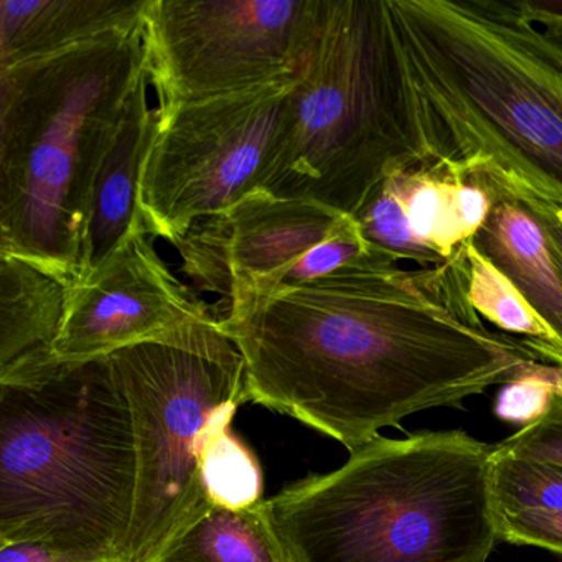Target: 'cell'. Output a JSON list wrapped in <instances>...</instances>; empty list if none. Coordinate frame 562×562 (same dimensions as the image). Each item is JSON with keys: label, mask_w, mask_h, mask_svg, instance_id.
Instances as JSON below:
<instances>
[{"label": "cell", "mask_w": 562, "mask_h": 562, "mask_svg": "<svg viewBox=\"0 0 562 562\" xmlns=\"http://www.w3.org/2000/svg\"><path fill=\"white\" fill-rule=\"evenodd\" d=\"M493 452L463 430L378 436L266 506L291 562H486L499 541Z\"/></svg>", "instance_id": "cell-5"}, {"label": "cell", "mask_w": 562, "mask_h": 562, "mask_svg": "<svg viewBox=\"0 0 562 562\" xmlns=\"http://www.w3.org/2000/svg\"><path fill=\"white\" fill-rule=\"evenodd\" d=\"M149 88L146 70L127 101L113 146L98 173L78 281L97 271L131 229L144 223L140 180L162 120L160 108H150Z\"/></svg>", "instance_id": "cell-12"}, {"label": "cell", "mask_w": 562, "mask_h": 562, "mask_svg": "<svg viewBox=\"0 0 562 562\" xmlns=\"http://www.w3.org/2000/svg\"><path fill=\"white\" fill-rule=\"evenodd\" d=\"M212 318L215 311L173 276L140 223L97 271L68 288L52 351L61 361L98 360Z\"/></svg>", "instance_id": "cell-11"}, {"label": "cell", "mask_w": 562, "mask_h": 562, "mask_svg": "<svg viewBox=\"0 0 562 562\" xmlns=\"http://www.w3.org/2000/svg\"><path fill=\"white\" fill-rule=\"evenodd\" d=\"M297 78L162 111L144 166L147 232L170 245L265 187L291 124Z\"/></svg>", "instance_id": "cell-8"}, {"label": "cell", "mask_w": 562, "mask_h": 562, "mask_svg": "<svg viewBox=\"0 0 562 562\" xmlns=\"http://www.w3.org/2000/svg\"><path fill=\"white\" fill-rule=\"evenodd\" d=\"M521 378L538 381L552 393L562 394V367H559V364H542L536 361L522 371Z\"/></svg>", "instance_id": "cell-26"}, {"label": "cell", "mask_w": 562, "mask_h": 562, "mask_svg": "<svg viewBox=\"0 0 562 562\" xmlns=\"http://www.w3.org/2000/svg\"><path fill=\"white\" fill-rule=\"evenodd\" d=\"M499 516V541L536 546L562 554V509Z\"/></svg>", "instance_id": "cell-21"}, {"label": "cell", "mask_w": 562, "mask_h": 562, "mask_svg": "<svg viewBox=\"0 0 562 562\" xmlns=\"http://www.w3.org/2000/svg\"><path fill=\"white\" fill-rule=\"evenodd\" d=\"M149 0H0V68L144 24Z\"/></svg>", "instance_id": "cell-13"}, {"label": "cell", "mask_w": 562, "mask_h": 562, "mask_svg": "<svg viewBox=\"0 0 562 562\" xmlns=\"http://www.w3.org/2000/svg\"><path fill=\"white\" fill-rule=\"evenodd\" d=\"M490 189L521 203V205L538 220L539 225L544 229L546 238H548L555 258H558V261L561 262L562 266V210L555 209L551 203L531 195V193L526 192V190L495 189V187H490Z\"/></svg>", "instance_id": "cell-23"}, {"label": "cell", "mask_w": 562, "mask_h": 562, "mask_svg": "<svg viewBox=\"0 0 562 562\" xmlns=\"http://www.w3.org/2000/svg\"><path fill=\"white\" fill-rule=\"evenodd\" d=\"M70 285L18 256L0 252V368L52 351Z\"/></svg>", "instance_id": "cell-15"}, {"label": "cell", "mask_w": 562, "mask_h": 562, "mask_svg": "<svg viewBox=\"0 0 562 562\" xmlns=\"http://www.w3.org/2000/svg\"><path fill=\"white\" fill-rule=\"evenodd\" d=\"M353 216L259 190L200 220L173 246L196 291L220 295L218 318L281 289L289 272Z\"/></svg>", "instance_id": "cell-10"}, {"label": "cell", "mask_w": 562, "mask_h": 562, "mask_svg": "<svg viewBox=\"0 0 562 562\" xmlns=\"http://www.w3.org/2000/svg\"><path fill=\"white\" fill-rule=\"evenodd\" d=\"M526 18L542 31L562 41V2L554 0H519Z\"/></svg>", "instance_id": "cell-25"}, {"label": "cell", "mask_w": 562, "mask_h": 562, "mask_svg": "<svg viewBox=\"0 0 562 562\" xmlns=\"http://www.w3.org/2000/svg\"><path fill=\"white\" fill-rule=\"evenodd\" d=\"M407 133L386 0H325L265 192L355 216L419 162Z\"/></svg>", "instance_id": "cell-6"}, {"label": "cell", "mask_w": 562, "mask_h": 562, "mask_svg": "<svg viewBox=\"0 0 562 562\" xmlns=\"http://www.w3.org/2000/svg\"><path fill=\"white\" fill-rule=\"evenodd\" d=\"M108 360L136 432V505L124 561L154 562L210 506L203 450L248 403L246 364L216 318L131 345Z\"/></svg>", "instance_id": "cell-7"}, {"label": "cell", "mask_w": 562, "mask_h": 562, "mask_svg": "<svg viewBox=\"0 0 562 562\" xmlns=\"http://www.w3.org/2000/svg\"><path fill=\"white\" fill-rule=\"evenodd\" d=\"M469 301L476 314L492 322L503 334L519 335L541 360L562 367V348L539 321L515 285L495 268L472 241L467 245Z\"/></svg>", "instance_id": "cell-17"}, {"label": "cell", "mask_w": 562, "mask_h": 562, "mask_svg": "<svg viewBox=\"0 0 562 562\" xmlns=\"http://www.w3.org/2000/svg\"><path fill=\"white\" fill-rule=\"evenodd\" d=\"M490 486L498 515L562 509V467L509 456L496 446Z\"/></svg>", "instance_id": "cell-19"}, {"label": "cell", "mask_w": 562, "mask_h": 562, "mask_svg": "<svg viewBox=\"0 0 562 562\" xmlns=\"http://www.w3.org/2000/svg\"><path fill=\"white\" fill-rule=\"evenodd\" d=\"M218 325L245 360L248 401L348 452L541 361L519 338L488 330L470 304L467 248L417 269L380 251L226 312Z\"/></svg>", "instance_id": "cell-1"}, {"label": "cell", "mask_w": 562, "mask_h": 562, "mask_svg": "<svg viewBox=\"0 0 562 562\" xmlns=\"http://www.w3.org/2000/svg\"><path fill=\"white\" fill-rule=\"evenodd\" d=\"M136 486L133 413L108 357L0 368V544L126 562Z\"/></svg>", "instance_id": "cell-3"}, {"label": "cell", "mask_w": 562, "mask_h": 562, "mask_svg": "<svg viewBox=\"0 0 562 562\" xmlns=\"http://www.w3.org/2000/svg\"><path fill=\"white\" fill-rule=\"evenodd\" d=\"M554 393L538 381L521 380L505 384L496 401V414L509 423L529 424L538 419L549 404Z\"/></svg>", "instance_id": "cell-22"}, {"label": "cell", "mask_w": 562, "mask_h": 562, "mask_svg": "<svg viewBox=\"0 0 562 562\" xmlns=\"http://www.w3.org/2000/svg\"><path fill=\"white\" fill-rule=\"evenodd\" d=\"M202 480L209 502L226 508H251L265 502L262 470L251 447L232 427L220 430L203 450Z\"/></svg>", "instance_id": "cell-18"}, {"label": "cell", "mask_w": 562, "mask_h": 562, "mask_svg": "<svg viewBox=\"0 0 562 562\" xmlns=\"http://www.w3.org/2000/svg\"><path fill=\"white\" fill-rule=\"evenodd\" d=\"M146 70L144 24L0 68V252L78 281L94 183Z\"/></svg>", "instance_id": "cell-4"}, {"label": "cell", "mask_w": 562, "mask_h": 562, "mask_svg": "<svg viewBox=\"0 0 562 562\" xmlns=\"http://www.w3.org/2000/svg\"><path fill=\"white\" fill-rule=\"evenodd\" d=\"M0 562H120L78 552L61 551L38 542H4L0 544Z\"/></svg>", "instance_id": "cell-24"}, {"label": "cell", "mask_w": 562, "mask_h": 562, "mask_svg": "<svg viewBox=\"0 0 562 562\" xmlns=\"http://www.w3.org/2000/svg\"><path fill=\"white\" fill-rule=\"evenodd\" d=\"M325 0H149L147 75L162 111L297 78Z\"/></svg>", "instance_id": "cell-9"}, {"label": "cell", "mask_w": 562, "mask_h": 562, "mask_svg": "<svg viewBox=\"0 0 562 562\" xmlns=\"http://www.w3.org/2000/svg\"><path fill=\"white\" fill-rule=\"evenodd\" d=\"M154 562H291L271 525L266 499L251 508L210 503Z\"/></svg>", "instance_id": "cell-16"}, {"label": "cell", "mask_w": 562, "mask_h": 562, "mask_svg": "<svg viewBox=\"0 0 562 562\" xmlns=\"http://www.w3.org/2000/svg\"><path fill=\"white\" fill-rule=\"evenodd\" d=\"M496 449L509 456L562 467V394H554L538 419L496 443Z\"/></svg>", "instance_id": "cell-20"}, {"label": "cell", "mask_w": 562, "mask_h": 562, "mask_svg": "<svg viewBox=\"0 0 562 562\" xmlns=\"http://www.w3.org/2000/svg\"><path fill=\"white\" fill-rule=\"evenodd\" d=\"M420 160L562 210V41L519 0H386Z\"/></svg>", "instance_id": "cell-2"}, {"label": "cell", "mask_w": 562, "mask_h": 562, "mask_svg": "<svg viewBox=\"0 0 562 562\" xmlns=\"http://www.w3.org/2000/svg\"><path fill=\"white\" fill-rule=\"evenodd\" d=\"M495 195V205L473 245L508 278L562 348L561 262L538 220L516 200Z\"/></svg>", "instance_id": "cell-14"}]
</instances>
